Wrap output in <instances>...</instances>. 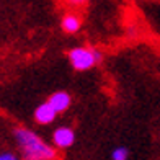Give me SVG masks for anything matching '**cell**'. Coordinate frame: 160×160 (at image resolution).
Masks as SVG:
<instances>
[{
	"mask_svg": "<svg viewBox=\"0 0 160 160\" xmlns=\"http://www.w3.org/2000/svg\"><path fill=\"white\" fill-rule=\"evenodd\" d=\"M13 137L18 145L20 155L23 160H56L57 149L56 145L48 144L44 139L28 128H17Z\"/></svg>",
	"mask_w": 160,
	"mask_h": 160,
	"instance_id": "6da1fadb",
	"label": "cell"
},
{
	"mask_svg": "<svg viewBox=\"0 0 160 160\" xmlns=\"http://www.w3.org/2000/svg\"><path fill=\"white\" fill-rule=\"evenodd\" d=\"M69 62L77 72H85L90 70L92 67L101 61V52L95 48H87V46H78V48H72L69 52Z\"/></svg>",
	"mask_w": 160,
	"mask_h": 160,
	"instance_id": "7a4b0ae2",
	"label": "cell"
},
{
	"mask_svg": "<svg viewBox=\"0 0 160 160\" xmlns=\"http://www.w3.org/2000/svg\"><path fill=\"white\" fill-rule=\"evenodd\" d=\"M75 142V132L74 129H70L67 126H61L54 129L52 132V144L56 145V149H69L72 147V144Z\"/></svg>",
	"mask_w": 160,
	"mask_h": 160,
	"instance_id": "3957f363",
	"label": "cell"
},
{
	"mask_svg": "<svg viewBox=\"0 0 160 160\" xmlns=\"http://www.w3.org/2000/svg\"><path fill=\"white\" fill-rule=\"evenodd\" d=\"M57 113L52 106L49 105V101H44V103H41L38 108H36L34 111V121L38 122V124H51V122H54V119L57 118Z\"/></svg>",
	"mask_w": 160,
	"mask_h": 160,
	"instance_id": "277c9868",
	"label": "cell"
},
{
	"mask_svg": "<svg viewBox=\"0 0 160 160\" xmlns=\"http://www.w3.org/2000/svg\"><path fill=\"white\" fill-rule=\"evenodd\" d=\"M48 101L57 113L67 111L70 108V105H72V98H70V95L67 92H54L52 95L48 98Z\"/></svg>",
	"mask_w": 160,
	"mask_h": 160,
	"instance_id": "5b68a950",
	"label": "cell"
},
{
	"mask_svg": "<svg viewBox=\"0 0 160 160\" xmlns=\"http://www.w3.org/2000/svg\"><path fill=\"white\" fill-rule=\"evenodd\" d=\"M80 26H82V18L75 13H65L61 20V28L64 33L74 34L80 30Z\"/></svg>",
	"mask_w": 160,
	"mask_h": 160,
	"instance_id": "8992f818",
	"label": "cell"
},
{
	"mask_svg": "<svg viewBox=\"0 0 160 160\" xmlns=\"http://www.w3.org/2000/svg\"><path fill=\"white\" fill-rule=\"evenodd\" d=\"M129 158V149L124 145H119V147H114L111 152V160H128Z\"/></svg>",
	"mask_w": 160,
	"mask_h": 160,
	"instance_id": "52a82bcc",
	"label": "cell"
},
{
	"mask_svg": "<svg viewBox=\"0 0 160 160\" xmlns=\"http://www.w3.org/2000/svg\"><path fill=\"white\" fill-rule=\"evenodd\" d=\"M0 160H23V158H20L17 154H13V152H0Z\"/></svg>",
	"mask_w": 160,
	"mask_h": 160,
	"instance_id": "ba28073f",
	"label": "cell"
},
{
	"mask_svg": "<svg viewBox=\"0 0 160 160\" xmlns=\"http://www.w3.org/2000/svg\"><path fill=\"white\" fill-rule=\"evenodd\" d=\"M85 2H88V0H67V3L72 5V7H80V5H83Z\"/></svg>",
	"mask_w": 160,
	"mask_h": 160,
	"instance_id": "9c48e42d",
	"label": "cell"
}]
</instances>
